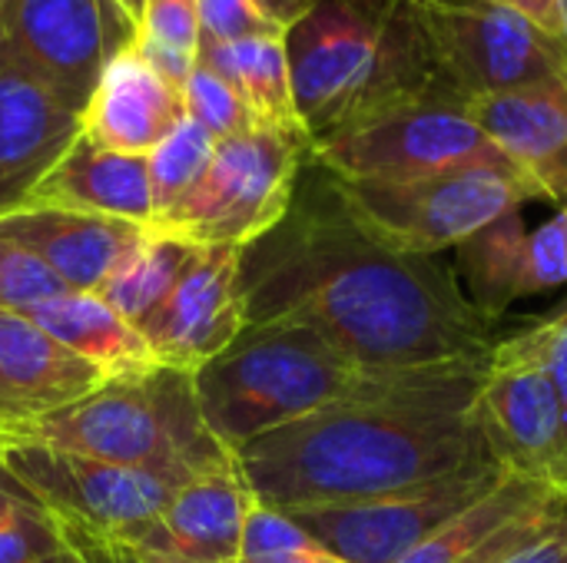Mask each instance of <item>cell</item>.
<instances>
[{"mask_svg":"<svg viewBox=\"0 0 567 563\" xmlns=\"http://www.w3.org/2000/svg\"><path fill=\"white\" fill-rule=\"evenodd\" d=\"M0 458L60 528L113 548H143L179 488L169 478L30 438H0Z\"/></svg>","mask_w":567,"mask_h":563,"instance_id":"cell-8","label":"cell"},{"mask_svg":"<svg viewBox=\"0 0 567 563\" xmlns=\"http://www.w3.org/2000/svg\"><path fill=\"white\" fill-rule=\"evenodd\" d=\"M30 508H40V504L30 498V491L13 478V471H10L7 461L0 458V528H3L7 521H13L17 514L30 511Z\"/></svg>","mask_w":567,"mask_h":563,"instance_id":"cell-37","label":"cell"},{"mask_svg":"<svg viewBox=\"0 0 567 563\" xmlns=\"http://www.w3.org/2000/svg\"><path fill=\"white\" fill-rule=\"evenodd\" d=\"M183 119V93L140 60L133 46L103 70L80 116L83 139L123 156H150Z\"/></svg>","mask_w":567,"mask_h":563,"instance_id":"cell-19","label":"cell"},{"mask_svg":"<svg viewBox=\"0 0 567 563\" xmlns=\"http://www.w3.org/2000/svg\"><path fill=\"white\" fill-rule=\"evenodd\" d=\"M505 10H515L522 17H528L532 23L545 27L555 37H565V23H561V0H485Z\"/></svg>","mask_w":567,"mask_h":563,"instance_id":"cell-36","label":"cell"},{"mask_svg":"<svg viewBox=\"0 0 567 563\" xmlns=\"http://www.w3.org/2000/svg\"><path fill=\"white\" fill-rule=\"evenodd\" d=\"M216 143L193 123L183 119L150 156V196H153V229H163L169 216L189 199L213 163Z\"/></svg>","mask_w":567,"mask_h":563,"instance_id":"cell-27","label":"cell"},{"mask_svg":"<svg viewBox=\"0 0 567 563\" xmlns=\"http://www.w3.org/2000/svg\"><path fill=\"white\" fill-rule=\"evenodd\" d=\"M256 3H259V7H262V10L279 23V27H282V30H289V27H292V23L309 10L316 0H256Z\"/></svg>","mask_w":567,"mask_h":563,"instance_id":"cell-39","label":"cell"},{"mask_svg":"<svg viewBox=\"0 0 567 563\" xmlns=\"http://www.w3.org/2000/svg\"><path fill=\"white\" fill-rule=\"evenodd\" d=\"M488 362L415 372L405 385L282 425L236 451L252 498L309 511L385 498L495 461L475 398Z\"/></svg>","mask_w":567,"mask_h":563,"instance_id":"cell-2","label":"cell"},{"mask_svg":"<svg viewBox=\"0 0 567 563\" xmlns=\"http://www.w3.org/2000/svg\"><path fill=\"white\" fill-rule=\"evenodd\" d=\"M70 292L37 256L0 236V309L30 315L43 302Z\"/></svg>","mask_w":567,"mask_h":563,"instance_id":"cell-29","label":"cell"},{"mask_svg":"<svg viewBox=\"0 0 567 563\" xmlns=\"http://www.w3.org/2000/svg\"><path fill=\"white\" fill-rule=\"evenodd\" d=\"M27 319H33L73 355L96 365L106 378L156 362L146 338L133 325H126L96 292H63L43 302Z\"/></svg>","mask_w":567,"mask_h":563,"instance_id":"cell-22","label":"cell"},{"mask_svg":"<svg viewBox=\"0 0 567 563\" xmlns=\"http://www.w3.org/2000/svg\"><path fill=\"white\" fill-rule=\"evenodd\" d=\"M10 438L43 441L176 484L236 468V455L203 421L193 372L159 362L110 375L76 405Z\"/></svg>","mask_w":567,"mask_h":563,"instance_id":"cell-5","label":"cell"},{"mask_svg":"<svg viewBox=\"0 0 567 563\" xmlns=\"http://www.w3.org/2000/svg\"><path fill=\"white\" fill-rule=\"evenodd\" d=\"M439 80L468 100L567 80V37L485 0H412Z\"/></svg>","mask_w":567,"mask_h":563,"instance_id":"cell-10","label":"cell"},{"mask_svg":"<svg viewBox=\"0 0 567 563\" xmlns=\"http://www.w3.org/2000/svg\"><path fill=\"white\" fill-rule=\"evenodd\" d=\"M113 548V544H110ZM116 563H186L176 561V557H166V554H150V551H136V548H113Z\"/></svg>","mask_w":567,"mask_h":563,"instance_id":"cell-40","label":"cell"},{"mask_svg":"<svg viewBox=\"0 0 567 563\" xmlns=\"http://www.w3.org/2000/svg\"><path fill=\"white\" fill-rule=\"evenodd\" d=\"M199 46L239 43L252 37H286V30L256 0H196Z\"/></svg>","mask_w":567,"mask_h":563,"instance_id":"cell-32","label":"cell"},{"mask_svg":"<svg viewBox=\"0 0 567 563\" xmlns=\"http://www.w3.org/2000/svg\"><path fill=\"white\" fill-rule=\"evenodd\" d=\"M196 66L226 80L249 103V110L256 113V119L262 126H276V129L306 136V129L296 116V100H292L286 37H252V40H239V43L199 46Z\"/></svg>","mask_w":567,"mask_h":563,"instance_id":"cell-23","label":"cell"},{"mask_svg":"<svg viewBox=\"0 0 567 563\" xmlns=\"http://www.w3.org/2000/svg\"><path fill=\"white\" fill-rule=\"evenodd\" d=\"M561 23H565V37H567V0H561Z\"/></svg>","mask_w":567,"mask_h":563,"instance_id":"cell-43","label":"cell"},{"mask_svg":"<svg viewBox=\"0 0 567 563\" xmlns=\"http://www.w3.org/2000/svg\"><path fill=\"white\" fill-rule=\"evenodd\" d=\"M80 136V113L0 40V219L30 202Z\"/></svg>","mask_w":567,"mask_h":563,"instance_id":"cell-15","label":"cell"},{"mask_svg":"<svg viewBox=\"0 0 567 563\" xmlns=\"http://www.w3.org/2000/svg\"><path fill=\"white\" fill-rule=\"evenodd\" d=\"M312 551H322V548L286 511H276L256 501L243 531L239 563H282L312 554Z\"/></svg>","mask_w":567,"mask_h":563,"instance_id":"cell-31","label":"cell"},{"mask_svg":"<svg viewBox=\"0 0 567 563\" xmlns=\"http://www.w3.org/2000/svg\"><path fill=\"white\" fill-rule=\"evenodd\" d=\"M66 548L63 528L43 508H30L0 528V563H60Z\"/></svg>","mask_w":567,"mask_h":563,"instance_id":"cell-33","label":"cell"},{"mask_svg":"<svg viewBox=\"0 0 567 563\" xmlns=\"http://www.w3.org/2000/svg\"><path fill=\"white\" fill-rule=\"evenodd\" d=\"M133 53L183 93V86L196 70V53H199L196 0H146L136 17Z\"/></svg>","mask_w":567,"mask_h":563,"instance_id":"cell-26","label":"cell"},{"mask_svg":"<svg viewBox=\"0 0 567 563\" xmlns=\"http://www.w3.org/2000/svg\"><path fill=\"white\" fill-rule=\"evenodd\" d=\"M286 56L309 146L392 106L452 93L412 0H316L286 30Z\"/></svg>","mask_w":567,"mask_h":563,"instance_id":"cell-3","label":"cell"},{"mask_svg":"<svg viewBox=\"0 0 567 563\" xmlns=\"http://www.w3.org/2000/svg\"><path fill=\"white\" fill-rule=\"evenodd\" d=\"M27 206H60L153 229L146 156L110 153L80 136L66 149V156L43 176Z\"/></svg>","mask_w":567,"mask_h":563,"instance_id":"cell-21","label":"cell"},{"mask_svg":"<svg viewBox=\"0 0 567 563\" xmlns=\"http://www.w3.org/2000/svg\"><path fill=\"white\" fill-rule=\"evenodd\" d=\"M567 285V222L558 212L535 232L525 249V299Z\"/></svg>","mask_w":567,"mask_h":563,"instance_id":"cell-34","label":"cell"},{"mask_svg":"<svg viewBox=\"0 0 567 563\" xmlns=\"http://www.w3.org/2000/svg\"><path fill=\"white\" fill-rule=\"evenodd\" d=\"M183 103H186V119H193L213 143H226L233 136H243L256 126V113L249 103L216 73L196 66L189 83L183 86Z\"/></svg>","mask_w":567,"mask_h":563,"instance_id":"cell-28","label":"cell"},{"mask_svg":"<svg viewBox=\"0 0 567 563\" xmlns=\"http://www.w3.org/2000/svg\"><path fill=\"white\" fill-rule=\"evenodd\" d=\"M472 119L532 179L542 199L567 202V80L468 100Z\"/></svg>","mask_w":567,"mask_h":563,"instance_id":"cell-18","label":"cell"},{"mask_svg":"<svg viewBox=\"0 0 567 563\" xmlns=\"http://www.w3.org/2000/svg\"><path fill=\"white\" fill-rule=\"evenodd\" d=\"M252 508L256 498L239 475V465L233 471L193 478L169 494L153 534L136 551L186 563H239Z\"/></svg>","mask_w":567,"mask_h":563,"instance_id":"cell-20","label":"cell"},{"mask_svg":"<svg viewBox=\"0 0 567 563\" xmlns=\"http://www.w3.org/2000/svg\"><path fill=\"white\" fill-rule=\"evenodd\" d=\"M199 246L163 229H150L143 242L123 259V265L106 279L96 292L126 325L143 332V325L156 315V309L169 299Z\"/></svg>","mask_w":567,"mask_h":563,"instance_id":"cell-25","label":"cell"},{"mask_svg":"<svg viewBox=\"0 0 567 563\" xmlns=\"http://www.w3.org/2000/svg\"><path fill=\"white\" fill-rule=\"evenodd\" d=\"M246 325H296L379 372L488 362L495 325L442 256L379 239L339 183L306 163L279 226L239 252Z\"/></svg>","mask_w":567,"mask_h":563,"instance_id":"cell-1","label":"cell"},{"mask_svg":"<svg viewBox=\"0 0 567 563\" xmlns=\"http://www.w3.org/2000/svg\"><path fill=\"white\" fill-rule=\"evenodd\" d=\"M525 249L528 229L522 209H512L468 236L458 252V272L465 275V295L485 322H498L512 302L525 299Z\"/></svg>","mask_w":567,"mask_h":563,"instance_id":"cell-24","label":"cell"},{"mask_svg":"<svg viewBox=\"0 0 567 563\" xmlns=\"http://www.w3.org/2000/svg\"><path fill=\"white\" fill-rule=\"evenodd\" d=\"M233 246H199L196 259L143 325V338L159 365L199 372L246 332V299Z\"/></svg>","mask_w":567,"mask_h":563,"instance_id":"cell-14","label":"cell"},{"mask_svg":"<svg viewBox=\"0 0 567 563\" xmlns=\"http://www.w3.org/2000/svg\"><path fill=\"white\" fill-rule=\"evenodd\" d=\"M508 475L512 471H505L498 461H482L385 498L286 514L339 561L399 563L435 538L449 521L492 494Z\"/></svg>","mask_w":567,"mask_h":563,"instance_id":"cell-11","label":"cell"},{"mask_svg":"<svg viewBox=\"0 0 567 563\" xmlns=\"http://www.w3.org/2000/svg\"><path fill=\"white\" fill-rule=\"evenodd\" d=\"M306 163L309 139L276 126H256L216 143L206 176L163 232H176L196 246L246 249L282 222Z\"/></svg>","mask_w":567,"mask_h":563,"instance_id":"cell-9","label":"cell"},{"mask_svg":"<svg viewBox=\"0 0 567 563\" xmlns=\"http://www.w3.org/2000/svg\"><path fill=\"white\" fill-rule=\"evenodd\" d=\"M106 375L50 338L33 319L0 309V438L76 405Z\"/></svg>","mask_w":567,"mask_h":563,"instance_id":"cell-16","label":"cell"},{"mask_svg":"<svg viewBox=\"0 0 567 563\" xmlns=\"http://www.w3.org/2000/svg\"><path fill=\"white\" fill-rule=\"evenodd\" d=\"M63 534H66L70 548H66V557L60 563H116V554H113L110 544L93 541V538L76 534V531H66V528H63Z\"/></svg>","mask_w":567,"mask_h":563,"instance_id":"cell-38","label":"cell"},{"mask_svg":"<svg viewBox=\"0 0 567 563\" xmlns=\"http://www.w3.org/2000/svg\"><path fill=\"white\" fill-rule=\"evenodd\" d=\"M0 40L83 116L103 70L133 46L136 17L120 0H10Z\"/></svg>","mask_w":567,"mask_h":563,"instance_id":"cell-12","label":"cell"},{"mask_svg":"<svg viewBox=\"0 0 567 563\" xmlns=\"http://www.w3.org/2000/svg\"><path fill=\"white\" fill-rule=\"evenodd\" d=\"M150 226L60 209L23 206L0 219V236L37 256L70 292H100Z\"/></svg>","mask_w":567,"mask_h":563,"instance_id":"cell-17","label":"cell"},{"mask_svg":"<svg viewBox=\"0 0 567 563\" xmlns=\"http://www.w3.org/2000/svg\"><path fill=\"white\" fill-rule=\"evenodd\" d=\"M561 216H565V222H567V202H565V206H561Z\"/></svg>","mask_w":567,"mask_h":563,"instance_id":"cell-44","label":"cell"},{"mask_svg":"<svg viewBox=\"0 0 567 563\" xmlns=\"http://www.w3.org/2000/svg\"><path fill=\"white\" fill-rule=\"evenodd\" d=\"M282 563H346V561H339V557H332V554H326V551H312V554H302V557H292V561H282Z\"/></svg>","mask_w":567,"mask_h":563,"instance_id":"cell-41","label":"cell"},{"mask_svg":"<svg viewBox=\"0 0 567 563\" xmlns=\"http://www.w3.org/2000/svg\"><path fill=\"white\" fill-rule=\"evenodd\" d=\"M498 563H567V518L551 534L538 538L535 544L522 548L518 554Z\"/></svg>","mask_w":567,"mask_h":563,"instance_id":"cell-35","label":"cell"},{"mask_svg":"<svg viewBox=\"0 0 567 563\" xmlns=\"http://www.w3.org/2000/svg\"><path fill=\"white\" fill-rule=\"evenodd\" d=\"M120 3H123L133 17H140V10H143V3H146V0H120Z\"/></svg>","mask_w":567,"mask_h":563,"instance_id":"cell-42","label":"cell"},{"mask_svg":"<svg viewBox=\"0 0 567 563\" xmlns=\"http://www.w3.org/2000/svg\"><path fill=\"white\" fill-rule=\"evenodd\" d=\"M7 3H10V0H0V10H3V7H7Z\"/></svg>","mask_w":567,"mask_h":563,"instance_id":"cell-45","label":"cell"},{"mask_svg":"<svg viewBox=\"0 0 567 563\" xmlns=\"http://www.w3.org/2000/svg\"><path fill=\"white\" fill-rule=\"evenodd\" d=\"M336 183L379 239L415 256L458 249L498 216L542 199L518 166H465L409 183Z\"/></svg>","mask_w":567,"mask_h":563,"instance_id":"cell-7","label":"cell"},{"mask_svg":"<svg viewBox=\"0 0 567 563\" xmlns=\"http://www.w3.org/2000/svg\"><path fill=\"white\" fill-rule=\"evenodd\" d=\"M475 411L495 461L567 494V435L551 382L525 358L492 345Z\"/></svg>","mask_w":567,"mask_h":563,"instance_id":"cell-13","label":"cell"},{"mask_svg":"<svg viewBox=\"0 0 567 563\" xmlns=\"http://www.w3.org/2000/svg\"><path fill=\"white\" fill-rule=\"evenodd\" d=\"M415 372H379L352 362L322 335L296 325H246V332L196 378L206 428L226 451L326 408L405 385Z\"/></svg>","mask_w":567,"mask_h":563,"instance_id":"cell-4","label":"cell"},{"mask_svg":"<svg viewBox=\"0 0 567 563\" xmlns=\"http://www.w3.org/2000/svg\"><path fill=\"white\" fill-rule=\"evenodd\" d=\"M309 159L342 183H409L465 166H515L455 93L422 96L309 146Z\"/></svg>","mask_w":567,"mask_h":563,"instance_id":"cell-6","label":"cell"},{"mask_svg":"<svg viewBox=\"0 0 567 563\" xmlns=\"http://www.w3.org/2000/svg\"><path fill=\"white\" fill-rule=\"evenodd\" d=\"M502 352L532 362L555 388L558 402H561V415H565V435H567V305L561 312L542 319L532 329H522L508 338L495 342Z\"/></svg>","mask_w":567,"mask_h":563,"instance_id":"cell-30","label":"cell"}]
</instances>
